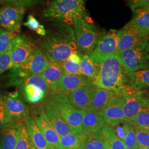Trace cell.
Segmentation results:
<instances>
[{"mask_svg":"<svg viewBox=\"0 0 149 149\" xmlns=\"http://www.w3.org/2000/svg\"><path fill=\"white\" fill-rule=\"evenodd\" d=\"M3 1H0V6H1L3 4Z\"/></svg>","mask_w":149,"mask_h":149,"instance_id":"43","label":"cell"},{"mask_svg":"<svg viewBox=\"0 0 149 149\" xmlns=\"http://www.w3.org/2000/svg\"><path fill=\"white\" fill-rule=\"evenodd\" d=\"M33 118L49 147L52 149H59L60 137L49 122L43 105L39 107L38 111L34 113Z\"/></svg>","mask_w":149,"mask_h":149,"instance_id":"13","label":"cell"},{"mask_svg":"<svg viewBox=\"0 0 149 149\" xmlns=\"http://www.w3.org/2000/svg\"><path fill=\"white\" fill-rule=\"evenodd\" d=\"M116 34L117 37V53L132 48L142 39L129 23L121 29L117 31Z\"/></svg>","mask_w":149,"mask_h":149,"instance_id":"20","label":"cell"},{"mask_svg":"<svg viewBox=\"0 0 149 149\" xmlns=\"http://www.w3.org/2000/svg\"><path fill=\"white\" fill-rule=\"evenodd\" d=\"M27 128V132L32 143L36 149H49L50 148L38 127L33 118L29 115L23 119Z\"/></svg>","mask_w":149,"mask_h":149,"instance_id":"23","label":"cell"},{"mask_svg":"<svg viewBox=\"0 0 149 149\" xmlns=\"http://www.w3.org/2000/svg\"><path fill=\"white\" fill-rule=\"evenodd\" d=\"M80 148L82 149H105L101 131L96 133L85 135Z\"/></svg>","mask_w":149,"mask_h":149,"instance_id":"29","label":"cell"},{"mask_svg":"<svg viewBox=\"0 0 149 149\" xmlns=\"http://www.w3.org/2000/svg\"><path fill=\"white\" fill-rule=\"evenodd\" d=\"M65 74L61 64L58 62L49 61L47 68L40 74L47 82L50 90Z\"/></svg>","mask_w":149,"mask_h":149,"instance_id":"24","label":"cell"},{"mask_svg":"<svg viewBox=\"0 0 149 149\" xmlns=\"http://www.w3.org/2000/svg\"><path fill=\"white\" fill-rule=\"evenodd\" d=\"M6 110L8 114L17 121H22L29 115V108L16 91L4 95Z\"/></svg>","mask_w":149,"mask_h":149,"instance_id":"15","label":"cell"},{"mask_svg":"<svg viewBox=\"0 0 149 149\" xmlns=\"http://www.w3.org/2000/svg\"><path fill=\"white\" fill-rule=\"evenodd\" d=\"M49 149H51V148H49Z\"/></svg>","mask_w":149,"mask_h":149,"instance_id":"47","label":"cell"},{"mask_svg":"<svg viewBox=\"0 0 149 149\" xmlns=\"http://www.w3.org/2000/svg\"><path fill=\"white\" fill-rule=\"evenodd\" d=\"M129 6L132 11L143 7H149V0L132 1L129 2Z\"/></svg>","mask_w":149,"mask_h":149,"instance_id":"41","label":"cell"},{"mask_svg":"<svg viewBox=\"0 0 149 149\" xmlns=\"http://www.w3.org/2000/svg\"><path fill=\"white\" fill-rule=\"evenodd\" d=\"M59 63L61 64L65 74L82 76L80 71V64L74 63L69 59Z\"/></svg>","mask_w":149,"mask_h":149,"instance_id":"38","label":"cell"},{"mask_svg":"<svg viewBox=\"0 0 149 149\" xmlns=\"http://www.w3.org/2000/svg\"><path fill=\"white\" fill-rule=\"evenodd\" d=\"M123 130L124 132V138H123V143L127 149H139L136 140V135L135 129L133 125L123 122Z\"/></svg>","mask_w":149,"mask_h":149,"instance_id":"32","label":"cell"},{"mask_svg":"<svg viewBox=\"0 0 149 149\" xmlns=\"http://www.w3.org/2000/svg\"><path fill=\"white\" fill-rule=\"evenodd\" d=\"M49 63V60L45 54L39 48H36L24 62L10 70L6 87L18 86L27 77L41 74Z\"/></svg>","mask_w":149,"mask_h":149,"instance_id":"4","label":"cell"},{"mask_svg":"<svg viewBox=\"0 0 149 149\" xmlns=\"http://www.w3.org/2000/svg\"><path fill=\"white\" fill-rule=\"evenodd\" d=\"M126 74L149 68V38L141 39L133 47L117 53Z\"/></svg>","mask_w":149,"mask_h":149,"instance_id":"5","label":"cell"},{"mask_svg":"<svg viewBox=\"0 0 149 149\" xmlns=\"http://www.w3.org/2000/svg\"><path fill=\"white\" fill-rule=\"evenodd\" d=\"M85 134L70 133L60 138L58 149H71L80 148Z\"/></svg>","mask_w":149,"mask_h":149,"instance_id":"30","label":"cell"},{"mask_svg":"<svg viewBox=\"0 0 149 149\" xmlns=\"http://www.w3.org/2000/svg\"><path fill=\"white\" fill-rule=\"evenodd\" d=\"M22 84L37 86L44 91L45 93L50 92V87L47 82L40 74H36L29 76L24 80Z\"/></svg>","mask_w":149,"mask_h":149,"instance_id":"35","label":"cell"},{"mask_svg":"<svg viewBox=\"0 0 149 149\" xmlns=\"http://www.w3.org/2000/svg\"><path fill=\"white\" fill-rule=\"evenodd\" d=\"M36 48L27 38L17 35L11 42L8 52L11 56L12 68L19 66L30 56Z\"/></svg>","mask_w":149,"mask_h":149,"instance_id":"10","label":"cell"},{"mask_svg":"<svg viewBox=\"0 0 149 149\" xmlns=\"http://www.w3.org/2000/svg\"><path fill=\"white\" fill-rule=\"evenodd\" d=\"M139 149H149V148H139Z\"/></svg>","mask_w":149,"mask_h":149,"instance_id":"44","label":"cell"},{"mask_svg":"<svg viewBox=\"0 0 149 149\" xmlns=\"http://www.w3.org/2000/svg\"><path fill=\"white\" fill-rule=\"evenodd\" d=\"M129 123L135 127H149V109L139 113L129 122Z\"/></svg>","mask_w":149,"mask_h":149,"instance_id":"36","label":"cell"},{"mask_svg":"<svg viewBox=\"0 0 149 149\" xmlns=\"http://www.w3.org/2000/svg\"><path fill=\"white\" fill-rule=\"evenodd\" d=\"M98 74L92 85L97 87L112 91L119 98L131 95L128 85L127 74L117 54L105 57L97 62Z\"/></svg>","mask_w":149,"mask_h":149,"instance_id":"2","label":"cell"},{"mask_svg":"<svg viewBox=\"0 0 149 149\" xmlns=\"http://www.w3.org/2000/svg\"><path fill=\"white\" fill-rule=\"evenodd\" d=\"M117 31L111 30L100 35L91 57L98 62L101 59L117 53Z\"/></svg>","mask_w":149,"mask_h":149,"instance_id":"9","label":"cell"},{"mask_svg":"<svg viewBox=\"0 0 149 149\" xmlns=\"http://www.w3.org/2000/svg\"><path fill=\"white\" fill-rule=\"evenodd\" d=\"M39 49L49 61L61 63L72 54L80 52L76 43L74 29L66 23L58 26L41 39Z\"/></svg>","mask_w":149,"mask_h":149,"instance_id":"1","label":"cell"},{"mask_svg":"<svg viewBox=\"0 0 149 149\" xmlns=\"http://www.w3.org/2000/svg\"><path fill=\"white\" fill-rule=\"evenodd\" d=\"M92 87L93 85L90 84L70 92L68 95L70 104L79 110L92 109Z\"/></svg>","mask_w":149,"mask_h":149,"instance_id":"16","label":"cell"},{"mask_svg":"<svg viewBox=\"0 0 149 149\" xmlns=\"http://www.w3.org/2000/svg\"><path fill=\"white\" fill-rule=\"evenodd\" d=\"M18 139L14 149H36L28 135L24 123L21 121L18 125Z\"/></svg>","mask_w":149,"mask_h":149,"instance_id":"31","label":"cell"},{"mask_svg":"<svg viewBox=\"0 0 149 149\" xmlns=\"http://www.w3.org/2000/svg\"><path fill=\"white\" fill-rule=\"evenodd\" d=\"M74 31L79 51L90 55L96 46L100 35L91 20L80 18L74 22Z\"/></svg>","mask_w":149,"mask_h":149,"instance_id":"6","label":"cell"},{"mask_svg":"<svg viewBox=\"0 0 149 149\" xmlns=\"http://www.w3.org/2000/svg\"><path fill=\"white\" fill-rule=\"evenodd\" d=\"M105 149H127L122 139L119 138L111 127L106 124L101 130Z\"/></svg>","mask_w":149,"mask_h":149,"instance_id":"25","label":"cell"},{"mask_svg":"<svg viewBox=\"0 0 149 149\" xmlns=\"http://www.w3.org/2000/svg\"><path fill=\"white\" fill-rule=\"evenodd\" d=\"M127 77L132 95L149 88V68L129 72Z\"/></svg>","mask_w":149,"mask_h":149,"instance_id":"22","label":"cell"},{"mask_svg":"<svg viewBox=\"0 0 149 149\" xmlns=\"http://www.w3.org/2000/svg\"><path fill=\"white\" fill-rule=\"evenodd\" d=\"M25 26L28 27L29 29L37 31L39 28L40 26L39 22L37 19L33 16L32 15H29L28 17L27 21L23 23Z\"/></svg>","mask_w":149,"mask_h":149,"instance_id":"40","label":"cell"},{"mask_svg":"<svg viewBox=\"0 0 149 149\" xmlns=\"http://www.w3.org/2000/svg\"></svg>","mask_w":149,"mask_h":149,"instance_id":"48","label":"cell"},{"mask_svg":"<svg viewBox=\"0 0 149 149\" xmlns=\"http://www.w3.org/2000/svg\"><path fill=\"white\" fill-rule=\"evenodd\" d=\"M143 129H145V130H146L148 131V132H149V127H148V128H143Z\"/></svg>","mask_w":149,"mask_h":149,"instance_id":"42","label":"cell"},{"mask_svg":"<svg viewBox=\"0 0 149 149\" xmlns=\"http://www.w3.org/2000/svg\"><path fill=\"white\" fill-rule=\"evenodd\" d=\"M136 140L139 148H149V132L144 129L135 127Z\"/></svg>","mask_w":149,"mask_h":149,"instance_id":"37","label":"cell"},{"mask_svg":"<svg viewBox=\"0 0 149 149\" xmlns=\"http://www.w3.org/2000/svg\"><path fill=\"white\" fill-rule=\"evenodd\" d=\"M43 105L49 122L60 138L72 133L69 126L62 117L55 102L52 98H47Z\"/></svg>","mask_w":149,"mask_h":149,"instance_id":"14","label":"cell"},{"mask_svg":"<svg viewBox=\"0 0 149 149\" xmlns=\"http://www.w3.org/2000/svg\"><path fill=\"white\" fill-rule=\"evenodd\" d=\"M124 98H118L112 104L100 112L104 122L109 127H116L124 122L123 112Z\"/></svg>","mask_w":149,"mask_h":149,"instance_id":"18","label":"cell"},{"mask_svg":"<svg viewBox=\"0 0 149 149\" xmlns=\"http://www.w3.org/2000/svg\"><path fill=\"white\" fill-rule=\"evenodd\" d=\"M106 124L99 112L89 109L85 110L82 120V129L85 135L99 132Z\"/></svg>","mask_w":149,"mask_h":149,"instance_id":"21","label":"cell"},{"mask_svg":"<svg viewBox=\"0 0 149 149\" xmlns=\"http://www.w3.org/2000/svg\"><path fill=\"white\" fill-rule=\"evenodd\" d=\"M12 68L11 56L9 52L0 54V74Z\"/></svg>","mask_w":149,"mask_h":149,"instance_id":"39","label":"cell"},{"mask_svg":"<svg viewBox=\"0 0 149 149\" xmlns=\"http://www.w3.org/2000/svg\"><path fill=\"white\" fill-rule=\"evenodd\" d=\"M133 11V16L129 24L135 29L141 38L149 35V7L136 8Z\"/></svg>","mask_w":149,"mask_h":149,"instance_id":"19","label":"cell"},{"mask_svg":"<svg viewBox=\"0 0 149 149\" xmlns=\"http://www.w3.org/2000/svg\"><path fill=\"white\" fill-rule=\"evenodd\" d=\"M124 98V122L129 123L140 112L149 109V98L141 91Z\"/></svg>","mask_w":149,"mask_h":149,"instance_id":"11","label":"cell"},{"mask_svg":"<svg viewBox=\"0 0 149 149\" xmlns=\"http://www.w3.org/2000/svg\"><path fill=\"white\" fill-rule=\"evenodd\" d=\"M25 8L16 5L11 1H3L0 6V27L17 34L20 31Z\"/></svg>","mask_w":149,"mask_h":149,"instance_id":"8","label":"cell"},{"mask_svg":"<svg viewBox=\"0 0 149 149\" xmlns=\"http://www.w3.org/2000/svg\"><path fill=\"white\" fill-rule=\"evenodd\" d=\"M17 36L16 33L8 32L0 27V54L8 51L11 42Z\"/></svg>","mask_w":149,"mask_h":149,"instance_id":"34","label":"cell"},{"mask_svg":"<svg viewBox=\"0 0 149 149\" xmlns=\"http://www.w3.org/2000/svg\"><path fill=\"white\" fill-rule=\"evenodd\" d=\"M80 68L82 76L87 77L92 84L98 74L99 64L90 55H84L81 59Z\"/></svg>","mask_w":149,"mask_h":149,"instance_id":"26","label":"cell"},{"mask_svg":"<svg viewBox=\"0 0 149 149\" xmlns=\"http://www.w3.org/2000/svg\"><path fill=\"white\" fill-rule=\"evenodd\" d=\"M43 16L68 25L73 24L75 20L80 18L90 19L83 0H54L49 3Z\"/></svg>","mask_w":149,"mask_h":149,"instance_id":"3","label":"cell"},{"mask_svg":"<svg viewBox=\"0 0 149 149\" xmlns=\"http://www.w3.org/2000/svg\"><path fill=\"white\" fill-rule=\"evenodd\" d=\"M118 98L117 94L112 91L107 90L93 86L91 109L100 113L111 106Z\"/></svg>","mask_w":149,"mask_h":149,"instance_id":"17","label":"cell"},{"mask_svg":"<svg viewBox=\"0 0 149 149\" xmlns=\"http://www.w3.org/2000/svg\"><path fill=\"white\" fill-rule=\"evenodd\" d=\"M21 122L13 119L8 114L5 106L4 95L0 92V130L16 127Z\"/></svg>","mask_w":149,"mask_h":149,"instance_id":"33","label":"cell"},{"mask_svg":"<svg viewBox=\"0 0 149 149\" xmlns=\"http://www.w3.org/2000/svg\"><path fill=\"white\" fill-rule=\"evenodd\" d=\"M18 134V125L1 130L0 145L1 149H15L17 141Z\"/></svg>","mask_w":149,"mask_h":149,"instance_id":"28","label":"cell"},{"mask_svg":"<svg viewBox=\"0 0 149 149\" xmlns=\"http://www.w3.org/2000/svg\"><path fill=\"white\" fill-rule=\"evenodd\" d=\"M90 84V81L84 76L65 74L50 89V95L68 97L70 92Z\"/></svg>","mask_w":149,"mask_h":149,"instance_id":"12","label":"cell"},{"mask_svg":"<svg viewBox=\"0 0 149 149\" xmlns=\"http://www.w3.org/2000/svg\"><path fill=\"white\" fill-rule=\"evenodd\" d=\"M18 87L23 96L31 103H37L43 101L46 95L44 91L35 86L22 84Z\"/></svg>","mask_w":149,"mask_h":149,"instance_id":"27","label":"cell"},{"mask_svg":"<svg viewBox=\"0 0 149 149\" xmlns=\"http://www.w3.org/2000/svg\"><path fill=\"white\" fill-rule=\"evenodd\" d=\"M55 102L62 117L69 126L72 133L84 134L82 129L85 111L75 109L69 102L67 96L50 95Z\"/></svg>","mask_w":149,"mask_h":149,"instance_id":"7","label":"cell"},{"mask_svg":"<svg viewBox=\"0 0 149 149\" xmlns=\"http://www.w3.org/2000/svg\"><path fill=\"white\" fill-rule=\"evenodd\" d=\"M0 149H1V145H0Z\"/></svg>","mask_w":149,"mask_h":149,"instance_id":"46","label":"cell"},{"mask_svg":"<svg viewBox=\"0 0 149 149\" xmlns=\"http://www.w3.org/2000/svg\"><path fill=\"white\" fill-rule=\"evenodd\" d=\"M82 149L81 148H73V149Z\"/></svg>","mask_w":149,"mask_h":149,"instance_id":"45","label":"cell"}]
</instances>
